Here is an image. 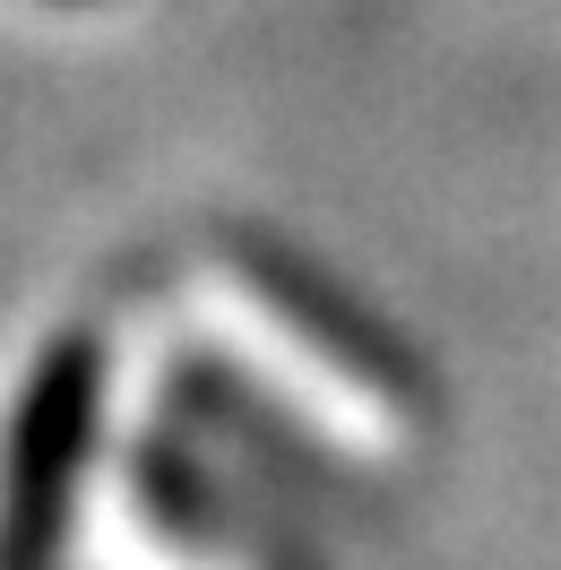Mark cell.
I'll use <instances>...</instances> for the list:
<instances>
[{
  "mask_svg": "<svg viewBox=\"0 0 561 570\" xmlns=\"http://www.w3.org/2000/svg\"><path fill=\"white\" fill-rule=\"evenodd\" d=\"M96 397H105L96 337H61V346L36 363L18 415H9V459H0V570H61L70 562V510H78L87 450H96Z\"/></svg>",
  "mask_w": 561,
  "mask_h": 570,
  "instance_id": "1",
  "label": "cell"
}]
</instances>
